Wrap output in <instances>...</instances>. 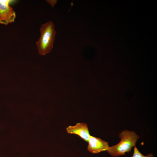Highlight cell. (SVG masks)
I'll return each instance as SVG.
<instances>
[{"mask_svg":"<svg viewBox=\"0 0 157 157\" xmlns=\"http://www.w3.org/2000/svg\"><path fill=\"white\" fill-rule=\"evenodd\" d=\"M15 1L12 0H0V24L7 25L14 22L15 12L10 5Z\"/></svg>","mask_w":157,"mask_h":157,"instance_id":"3957f363","label":"cell"},{"mask_svg":"<svg viewBox=\"0 0 157 157\" xmlns=\"http://www.w3.org/2000/svg\"><path fill=\"white\" fill-rule=\"evenodd\" d=\"M46 1L52 7H53L54 6L55 4L57 2V0H46Z\"/></svg>","mask_w":157,"mask_h":157,"instance_id":"52a82bcc","label":"cell"},{"mask_svg":"<svg viewBox=\"0 0 157 157\" xmlns=\"http://www.w3.org/2000/svg\"><path fill=\"white\" fill-rule=\"evenodd\" d=\"M66 130L68 133L77 135L84 141L88 142L90 135L88 125L86 123H77L74 126H69Z\"/></svg>","mask_w":157,"mask_h":157,"instance_id":"5b68a950","label":"cell"},{"mask_svg":"<svg viewBox=\"0 0 157 157\" xmlns=\"http://www.w3.org/2000/svg\"><path fill=\"white\" fill-rule=\"evenodd\" d=\"M40 31V36L36 44L39 54L44 56L53 49L56 32L51 21L41 25Z\"/></svg>","mask_w":157,"mask_h":157,"instance_id":"6da1fadb","label":"cell"},{"mask_svg":"<svg viewBox=\"0 0 157 157\" xmlns=\"http://www.w3.org/2000/svg\"><path fill=\"white\" fill-rule=\"evenodd\" d=\"M119 137L121 139L120 142L115 145L109 147L107 151L112 156L125 155L126 153L129 152L132 147L135 146L139 138L134 132L128 130L123 131L119 133Z\"/></svg>","mask_w":157,"mask_h":157,"instance_id":"7a4b0ae2","label":"cell"},{"mask_svg":"<svg viewBox=\"0 0 157 157\" xmlns=\"http://www.w3.org/2000/svg\"><path fill=\"white\" fill-rule=\"evenodd\" d=\"M134 147L133 153L131 157H154L153 154L151 153L148 154L147 156L143 155L139 151L135 146Z\"/></svg>","mask_w":157,"mask_h":157,"instance_id":"8992f818","label":"cell"},{"mask_svg":"<svg viewBox=\"0 0 157 157\" xmlns=\"http://www.w3.org/2000/svg\"><path fill=\"white\" fill-rule=\"evenodd\" d=\"M88 150L90 153L97 154L101 152L107 151L109 146L108 142L97 138L90 135L88 141Z\"/></svg>","mask_w":157,"mask_h":157,"instance_id":"277c9868","label":"cell"}]
</instances>
